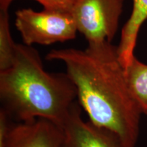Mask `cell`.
Wrapping results in <instances>:
<instances>
[{"label":"cell","mask_w":147,"mask_h":147,"mask_svg":"<svg viewBox=\"0 0 147 147\" xmlns=\"http://www.w3.org/2000/svg\"><path fill=\"white\" fill-rule=\"evenodd\" d=\"M46 59L65 64L89 121L114 132L125 147H136L142 114L129 89L117 47L106 41L89 42L84 50H52Z\"/></svg>","instance_id":"6da1fadb"},{"label":"cell","mask_w":147,"mask_h":147,"mask_svg":"<svg viewBox=\"0 0 147 147\" xmlns=\"http://www.w3.org/2000/svg\"><path fill=\"white\" fill-rule=\"evenodd\" d=\"M0 101L13 122L41 118L61 126L77 101V90L66 72L46 71L32 46L16 43L12 65L0 71Z\"/></svg>","instance_id":"7a4b0ae2"},{"label":"cell","mask_w":147,"mask_h":147,"mask_svg":"<svg viewBox=\"0 0 147 147\" xmlns=\"http://www.w3.org/2000/svg\"><path fill=\"white\" fill-rule=\"evenodd\" d=\"M15 25L25 45H51L74 40L78 32L70 12L23 8L16 12Z\"/></svg>","instance_id":"3957f363"},{"label":"cell","mask_w":147,"mask_h":147,"mask_svg":"<svg viewBox=\"0 0 147 147\" xmlns=\"http://www.w3.org/2000/svg\"><path fill=\"white\" fill-rule=\"evenodd\" d=\"M124 0H77L71 10L78 32L88 42H111L119 25Z\"/></svg>","instance_id":"277c9868"},{"label":"cell","mask_w":147,"mask_h":147,"mask_svg":"<svg viewBox=\"0 0 147 147\" xmlns=\"http://www.w3.org/2000/svg\"><path fill=\"white\" fill-rule=\"evenodd\" d=\"M78 101L61 125L63 139L61 147H125L114 132L82 118Z\"/></svg>","instance_id":"5b68a950"},{"label":"cell","mask_w":147,"mask_h":147,"mask_svg":"<svg viewBox=\"0 0 147 147\" xmlns=\"http://www.w3.org/2000/svg\"><path fill=\"white\" fill-rule=\"evenodd\" d=\"M62 127L46 119L25 122L11 121L5 133L8 147H61Z\"/></svg>","instance_id":"8992f818"},{"label":"cell","mask_w":147,"mask_h":147,"mask_svg":"<svg viewBox=\"0 0 147 147\" xmlns=\"http://www.w3.org/2000/svg\"><path fill=\"white\" fill-rule=\"evenodd\" d=\"M147 20V0H133L131 16L121 31L117 47L119 58L124 69L127 67L135 57L134 51L138 36L142 24Z\"/></svg>","instance_id":"52a82bcc"},{"label":"cell","mask_w":147,"mask_h":147,"mask_svg":"<svg viewBox=\"0 0 147 147\" xmlns=\"http://www.w3.org/2000/svg\"><path fill=\"white\" fill-rule=\"evenodd\" d=\"M125 72L132 96L141 113L147 116V64L135 56Z\"/></svg>","instance_id":"ba28073f"},{"label":"cell","mask_w":147,"mask_h":147,"mask_svg":"<svg viewBox=\"0 0 147 147\" xmlns=\"http://www.w3.org/2000/svg\"><path fill=\"white\" fill-rule=\"evenodd\" d=\"M16 43L11 36L8 10H0V71L12 65Z\"/></svg>","instance_id":"9c48e42d"},{"label":"cell","mask_w":147,"mask_h":147,"mask_svg":"<svg viewBox=\"0 0 147 147\" xmlns=\"http://www.w3.org/2000/svg\"><path fill=\"white\" fill-rule=\"evenodd\" d=\"M13 0H0V10H8ZM40 3L44 9L60 12H71L77 0H35Z\"/></svg>","instance_id":"30bf717a"},{"label":"cell","mask_w":147,"mask_h":147,"mask_svg":"<svg viewBox=\"0 0 147 147\" xmlns=\"http://www.w3.org/2000/svg\"><path fill=\"white\" fill-rule=\"evenodd\" d=\"M11 121L8 116L0 110V147H8L5 140V133Z\"/></svg>","instance_id":"8fae6325"}]
</instances>
